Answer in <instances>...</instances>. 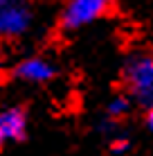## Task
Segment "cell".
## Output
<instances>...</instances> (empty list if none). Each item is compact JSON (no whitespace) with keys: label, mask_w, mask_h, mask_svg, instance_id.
<instances>
[{"label":"cell","mask_w":153,"mask_h":156,"mask_svg":"<svg viewBox=\"0 0 153 156\" xmlns=\"http://www.w3.org/2000/svg\"><path fill=\"white\" fill-rule=\"evenodd\" d=\"M122 79L128 90V98L140 106H153V55L151 52H133L124 61Z\"/></svg>","instance_id":"6da1fadb"},{"label":"cell","mask_w":153,"mask_h":156,"mask_svg":"<svg viewBox=\"0 0 153 156\" xmlns=\"http://www.w3.org/2000/svg\"><path fill=\"white\" fill-rule=\"evenodd\" d=\"M34 23L29 0H0V39L16 41L25 36Z\"/></svg>","instance_id":"7a4b0ae2"},{"label":"cell","mask_w":153,"mask_h":156,"mask_svg":"<svg viewBox=\"0 0 153 156\" xmlns=\"http://www.w3.org/2000/svg\"><path fill=\"white\" fill-rule=\"evenodd\" d=\"M115 0H68L61 12L63 30H81L110 12Z\"/></svg>","instance_id":"3957f363"},{"label":"cell","mask_w":153,"mask_h":156,"mask_svg":"<svg viewBox=\"0 0 153 156\" xmlns=\"http://www.w3.org/2000/svg\"><path fill=\"white\" fill-rule=\"evenodd\" d=\"M54 73H56L54 63H52L47 57H41V55L25 57L14 66V77L18 79V82L34 84V86L47 84L52 77H54Z\"/></svg>","instance_id":"277c9868"},{"label":"cell","mask_w":153,"mask_h":156,"mask_svg":"<svg viewBox=\"0 0 153 156\" xmlns=\"http://www.w3.org/2000/svg\"><path fill=\"white\" fill-rule=\"evenodd\" d=\"M27 133V111L23 106H0V147L18 143Z\"/></svg>","instance_id":"5b68a950"},{"label":"cell","mask_w":153,"mask_h":156,"mask_svg":"<svg viewBox=\"0 0 153 156\" xmlns=\"http://www.w3.org/2000/svg\"><path fill=\"white\" fill-rule=\"evenodd\" d=\"M128 111H131V98H126V95H115L106 104V118H110V120H119Z\"/></svg>","instance_id":"8992f818"},{"label":"cell","mask_w":153,"mask_h":156,"mask_svg":"<svg viewBox=\"0 0 153 156\" xmlns=\"http://www.w3.org/2000/svg\"><path fill=\"white\" fill-rule=\"evenodd\" d=\"M128 147H131L128 138H115V140L110 143V152H113L115 156H122L124 152H128Z\"/></svg>","instance_id":"52a82bcc"},{"label":"cell","mask_w":153,"mask_h":156,"mask_svg":"<svg viewBox=\"0 0 153 156\" xmlns=\"http://www.w3.org/2000/svg\"><path fill=\"white\" fill-rule=\"evenodd\" d=\"M146 127H149L151 131H153V106L149 109V113H146Z\"/></svg>","instance_id":"ba28073f"},{"label":"cell","mask_w":153,"mask_h":156,"mask_svg":"<svg viewBox=\"0 0 153 156\" xmlns=\"http://www.w3.org/2000/svg\"><path fill=\"white\" fill-rule=\"evenodd\" d=\"M0 73H2V63H0Z\"/></svg>","instance_id":"9c48e42d"}]
</instances>
